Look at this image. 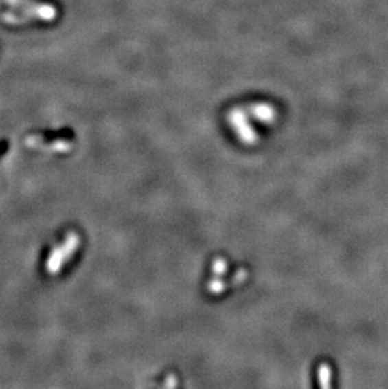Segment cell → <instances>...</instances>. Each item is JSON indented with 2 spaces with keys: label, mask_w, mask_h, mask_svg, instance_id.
I'll list each match as a JSON object with an SVG mask.
<instances>
[{
  "label": "cell",
  "mask_w": 388,
  "mask_h": 389,
  "mask_svg": "<svg viewBox=\"0 0 388 389\" xmlns=\"http://www.w3.org/2000/svg\"><path fill=\"white\" fill-rule=\"evenodd\" d=\"M84 237L73 228L63 230L49 241L41 256V269L49 278L66 275L76 265L84 249Z\"/></svg>",
  "instance_id": "1"
}]
</instances>
